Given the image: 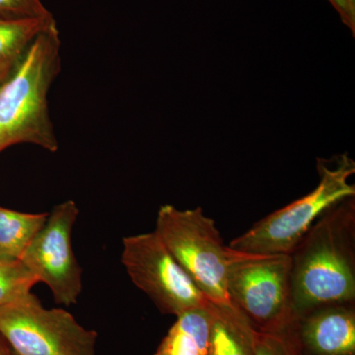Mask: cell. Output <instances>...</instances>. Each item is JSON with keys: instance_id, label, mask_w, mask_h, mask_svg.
<instances>
[{"instance_id": "6da1fadb", "label": "cell", "mask_w": 355, "mask_h": 355, "mask_svg": "<svg viewBox=\"0 0 355 355\" xmlns=\"http://www.w3.org/2000/svg\"><path fill=\"white\" fill-rule=\"evenodd\" d=\"M294 317L355 303V197L324 212L291 254Z\"/></svg>"}, {"instance_id": "7a4b0ae2", "label": "cell", "mask_w": 355, "mask_h": 355, "mask_svg": "<svg viewBox=\"0 0 355 355\" xmlns=\"http://www.w3.org/2000/svg\"><path fill=\"white\" fill-rule=\"evenodd\" d=\"M60 32L53 22L40 33L0 85V153L18 144L58 151L48 93L60 72Z\"/></svg>"}, {"instance_id": "3957f363", "label": "cell", "mask_w": 355, "mask_h": 355, "mask_svg": "<svg viewBox=\"0 0 355 355\" xmlns=\"http://www.w3.org/2000/svg\"><path fill=\"white\" fill-rule=\"evenodd\" d=\"M154 232L207 299L217 316L254 329L229 296L228 266L233 250L224 245L216 221L205 216L202 207L181 210L174 205H162Z\"/></svg>"}, {"instance_id": "277c9868", "label": "cell", "mask_w": 355, "mask_h": 355, "mask_svg": "<svg viewBox=\"0 0 355 355\" xmlns=\"http://www.w3.org/2000/svg\"><path fill=\"white\" fill-rule=\"evenodd\" d=\"M317 171L320 180L314 190L256 222L228 246L246 254H291L324 212L355 197V184L349 183L355 174V162L349 154L318 158Z\"/></svg>"}, {"instance_id": "5b68a950", "label": "cell", "mask_w": 355, "mask_h": 355, "mask_svg": "<svg viewBox=\"0 0 355 355\" xmlns=\"http://www.w3.org/2000/svg\"><path fill=\"white\" fill-rule=\"evenodd\" d=\"M227 286L233 304L257 331H282L295 320L291 254H252L233 250Z\"/></svg>"}, {"instance_id": "8992f818", "label": "cell", "mask_w": 355, "mask_h": 355, "mask_svg": "<svg viewBox=\"0 0 355 355\" xmlns=\"http://www.w3.org/2000/svg\"><path fill=\"white\" fill-rule=\"evenodd\" d=\"M0 336L15 355H97V331L64 309H46L30 292L0 306Z\"/></svg>"}, {"instance_id": "52a82bcc", "label": "cell", "mask_w": 355, "mask_h": 355, "mask_svg": "<svg viewBox=\"0 0 355 355\" xmlns=\"http://www.w3.org/2000/svg\"><path fill=\"white\" fill-rule=\"evenodd\" d=\"M121 260L135 286L164 314L214 311L154 231L123 238Z\"/></svg>"}, {"instance_id": "ba28073f", "label": "cell", "mask_w": 355, "mask_h": 355, "mask_svg": "<svg viewBox=\"0 0 355 355\" xmlns=\"http://www.w3.org/2000/svg\"><path fill=\"white\" fill-rule=\"evenodd\" d=\"M79 210L73 200L55 205L20 261L53 293L58 304H76L83 292V270L72 249Z\"/></svg>"}, {"instance_id": "9c48e42d", "label": "cell", "mask_w": 355, "mask_h": 355, "mask_svg": "<svg viewBox=\"0 0 355 355\" xmlns=\"http://www.w3.org/2000/svg\"><path fill=\"white\" fill-rule=\"evenodd\" d=\"M288 330L299 355H355V303L310 311Z\"/></svg>"}, {"instance_id": "30bf717a", "label": "cell", "mask_w": 355, "mask_h": 355, "mask_svg": "<svg viewBox=\"0 0 355 355\" xmlns=\"http://www.w3.org/2000/svg\"><path fill=\"white\" fill-rule=\"evenodd\" d=\"M214 314L196 309L178 316L154 355H210Z\"/></svg>"}, {"instance_id": "8fae6325", "label": "cell", "mask_w": 355, "mask_h": 355, "mask_svg": "<svg viewBox=\"0 0 355 355\" xmlns=\"http://www.w3.org/2000/svg\"><path fill=\"white\" fill-rule=\"evenodd\" d=\"M55 22L53 17L38 19L0 18V80H6L19 64L40 33Z\"/></svg>"}, {"instance_id": "7c38bea8", "label": "cell", "mask_w": 355, "mask_h": 355, "mask_svg": "<svg viewBox=\"0 0 355 355\" xmlns=\"http://www.w3.org/2000/svg\"><path fill=\"white\" fill-rule=\"evenodd\" d=\"M49 214H25L0 207V259L20 260Z\"/></svg>"}, {"instance_id": "4fadbf2b", "label": "cell", "mask_w": 355, "mask_h": 355, "mask_svg": "<svg viewBox=\"0 0 355 355\" xmlns=\"http://www.w3.org/2000/svg\"><path fill=\"white\" fill-rule=\"evenodd\" d=\"M256 333L214 314L210 355H252Z\"/></svg>"}, {"instance_id": "5bb4252c", "label": "cell", "mask_w": 355, "mask_h": 355, "mask_svg": "<svg viewBox=\"0 0 355 355\" xmlns=\"http://www.w3.org/2000/svg\"><path fill=\"white\" fill-rule=\"evenodd\" d=\"M37 284L38 280L22 261L0 259V306L27 295Z\"/></svg>"}, {"instance_id": "9a60e30c", "label": "cell", "mask_w": 355, "mask_h": 355, "mask_svg": "<svg viewBox=\"0 0 355 355\" xmlns=\"http://www.w3.org/2000/svg\"><path fill=\"white\" fill-rule=\"evenodd\" d=\"M288 326L273 333L257 331L252 355H299Z\"/></svg>"}, {"instance_id": "2e32d148", "label": "cell", "mask_w": 355, "mask_h": 355, "mask_svg": "<svg viewBox=\"0 0 355 355\" xmlns=\"http://www.w3.org/2000/svg\"><path fill=\"white\" fill-rule=\"evenodd\" d=\"M53 17L41 0H0V18L38 19Z\"/></svg>"}, {"instance_id": "e0dca14e", "label": "cell", "mask_w": 355, "mask_h": 355, "mask_svg": "<svg viewBox=\"0 0 355 355\" xmlns=\"http://www.w3.org/2000/svg\"><path fill=\"white\" fill-rule=\"evenodd\" d=\"M340 16L343 24L347 26L355 37V0H328Z\"/></svg>"}, {"instance_id": "ac0fdd59", "label": "cell", "mask_w": 355, "mask_h": 355, "mask_svg": "<svg viewBox=\"0 0 355 355\" xmlns=\"http://www.w3.org/2000/svg\"><path fill=\"white\" fill-rule=\"evenodd\" d=\"M10 349H9L7 343L4 342L3 338L0 336V355H9Z\"/></svg>"}, {"instance_id": "d6986e66", "label": "cell", "mask_w": 355, "mask_h": 355, "mask_svg": "<svg viewBox=\"0 0 355 355\" xmlns=\"http://www.w3.org/2000/svg\"><path fill=\"white\" fill-rule=\"evenodd\" d=\"M9 355H15V354H14L13 352H11V349H10V354H9Z\"/></svg>"}, {"instance_id": "ffe728a7", "label": "cell", "mask_w": 355, "mask_h": 355, "mask_svg": "<svg viewBox=\"0 0 355 355\" xmlns=\"http://www.w3.org/2000/svg\"><path fill=\"white\" fill-rule=\"evenodd\" d=\"M2 83H3V80H0V85H1Z\"/></svg>"}]
</instances>
